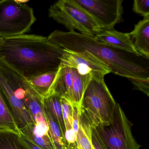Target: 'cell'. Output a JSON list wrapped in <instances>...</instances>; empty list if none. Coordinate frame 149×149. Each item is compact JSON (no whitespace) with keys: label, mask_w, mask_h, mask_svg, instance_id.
Instances as JSON below:
<instances>
[{"label":"cell","mask_w":149,"mask_h":149,"mask_svg":"<svg viewBox=\"0 0 149 149\" xmlns=\"http://www.w3.org/2000/svg\"><path fill=\"white\" fill-rule=\"evenodd\" d=\"M49 40L65 50L90 56L104 64L111 73L125 77L137 89L149 95V58L98 42L95 36L55 30Z\"/></svg>","instance_id":"1"},{"label":"cell","mask_w":149,"mask_h":149,"mask_svg":"<svg viewBox=\"0 0 149 149\" xmlns=\"http://www.w3.org/2000/svg\"><path fill=\"white\" fill-rule=\"evenodd\" d=\"M65 54L47 37L34 35L4 38L0 44V59L28 81L57 71Z\"/></svg>","instance_id":"2"},{"label":"cell","mask_w":149,"mask_h":149,"mask_svg":"<svg viewBox=\"0 0 149 149\" xmlns=\"http://www.w3.org/2000/svg\"><path fill=\"white\" fill-rule=\"evenodd\" d=\"M116 103L104 79L93 78L84 93L81 110L92 127L99 124L108 125L112 122Z\"/></svg>","instance_id":"3"},{"label":"cell","mask_w":149,"mask_h":149,"mask_svg":"<svg viewBox=\"0 0 149 149\" xmlns=\"http://www.w3.org/2000/svg\"><path fill=\"white\" fill-rule=\"evenodd\" d=\"M50 18L65 27L69 32L95 36L102 31L93 18L74 0H60L49 10Z\"/></svg>","instance_id":"4"},{"label":"cell","mask_w":149,"mask_h":149,"mask_svg":"<svg viewBox=\"0 0 149 149\" xmlns=\"http://www.w3.org/2000/svg\"><path fill=\"white\" fill-rule=\"evenodd\" d=\"M132 125L120 104L117 103L112 123L93 127L105 149H139L140 146L132 135Z\"/></svg>","instance_id":"5"},{"label":"cell","mask_w":149,"mask_h":149,"mask_svg":"<svg viewBox=\"0 0 149 149\" xmlns=\"http://www.w3.org/2000/svg\"><path fill=\"white\" fill-rule=\"evenodd\" d=\"M36 20L32 8L15 0L0 1V37L10 38L29 32Z\"/></svg>","instance_id":"6"},{"label":"cell","mask_w":149,"mask_h":149,"mask_svg":"<svg viewBox=\"0 0 149 149\" xmlns=\"http://www.w3.org/2000/svg\"><path fill=\"white\" fill-rule=\"evenodd\" d=\"M85 10L102 30L114 29L122 20V0H74Z\"/></svg>","instance_id":"7"},{"label":"cell","mask_w":149,"mask_h":149,"mask_svg":"<svg viewBox=\"0 0 149 149\" xmlns=\"http://www.w3.org/2000/svg\"><path fill=\"white\" fill-rule=\"evenodd\" d=\"M64 50L65 54L61 63L76 69L81 74L101 79H104V76L111 73L104 64L90 56Z\"/></svg>","instance_id":"8"},{"label":"cell","mask_w":149,"mask_h":149,"mask_svg":"<svg viewBox=\"0 0 149 149\" xmlns=\"http://www.w3.org/2000/svg\"><path fill=\"white\" fill-rule=\"evenodd\" d=\"M0 89L11 106L12 114L19 130L24 128L28 125L35 124L22 100L16 96L15 92L1 74Z\"/></svg>","instance_id":"9"},{"label":"cell","mask_w":149,"mask_h":149,"mask_svg":"<svg viewBox=\"0 0 149 149\" xmlns=\"http://www.w3.org/2000/svg\"><path fill=\"white\" fill-rule=\"evenodd\" d=\"M74 82L73 68L61 63L48 96L56 95L61 97H65L74 104Z\"/></svg>","instance_id":"10"},{"label":"cell","mask_w":149,"mask_h":149,"mask_svg":"<svg viewBox=\"0 0 149 149\" xmlns=\"http://www.w3.org/2000/svg\"><path fill=\"white\" fill-rule=\"evenodd\" d=\"M100 43L112 47L140 54L136 50L130 33H123L115 29L102 30L95 36Z\"/></svg>","instance_id":"11"},{"label":"cell","mask_w":149,"mask_h":149,"mask_svg":"<svg viewBox=\"0 0 149 149\" xmlns=\"http://www.w3.org/2000/svg\"><path fill=\"white\" fill-rule=\"evenodd\" d=\"M26 108L36 125L48 129L43 109L42 98L32 87L28 89L22 99Z\"/></svg>","instance_id":"12"},{"label":"cell","mask_w":149,"mask_h":149,"mask_svg":"<svg viewBox=\"0 0 149 149\" xmlns=\"http://www.w3.org/2000/svg\"><path fill=\"white\" fill-rule=\"evenodd\" d=\"M130 34L136 51L149 58V16L144 17L135 25Z\"/></svg>","instance_id":"13"},{"label":"cell","mask_w":149,"mask_h":149,"mask_svg":"<svg viewBox=\"0 0 149 149\" xmlns=\"http://www.w3.org/2000/svg\"><path fill=\"white\" fill-rule=\"evenodd\" d=\"M19 131L42 149H55L49 136L48 129L36 124H30L19 129Z\"/></svg>","instance_id":"14"},{"label":"cell","mask_w":149,"mask_h":149,"mask_svg":"<svg viewBox=\"0 0 149 149\" xmlns=\"http://www.w3.org/2000/svg\"><path fill=\"white\" fill-rule=\"evenodd\" d=\"M42 102L52 118L59 126L64 139L66 128L63 115L61 97L57 95H50L42 98Z\"/></svg>","instance_id":"15"},{"label":"cell","mask_w":149,"mask_h":149,"mask_svg":"<svg viewBox=\"0 0 149 149\" xmlns=\"http://www.w3.org/2000/svg\"><path fill=\"white\" fill-rule=\"evenodd\" d=\"M92 126L85 114L81 110L79 127L77 134V149H93L91 143Z\"/></svg>","instance_id":"16"},{"label":"cell","mask_w":149,"mask_h":149,"mask_svg":"<svg viewBox=\"0 0 149 149\" xmlns=\"http://www.w3.org/2000/svg\"><path fill=\"white\" fill-rule=\"evenodd\" d=\"M57 71L40 75L33 77L28 81L34 91L42 98H44L48 95Z\"/></svg>","instance_id":"17"},{"label":"cell","mask_w":149,"mask_h":149,"mask_svg":"<svg viewBox=\"0 0 149 149\" xmlns=\"http://www.w3.org/2000/svg\"><path fill=\"white\" fill-rule=\"evenodd\" d=\"M43 109L48 127L49 133L55 149H66L64 140L59 126L43 104Z\"/></svg>","instance_id":"18"},{"label":"cell","mask_w":149,"mask_h":149,"mask_svg":"<svg viewBox=\"0 0 149 149\" xmlns=\"http://www.w3.org/2000/svg\"><path fill=\"white\" fill-rule=\"evenodd\" d=\"M19 130H0V149H27L18 140Z\"/></svg>","instance_id":"19"},{"label":"cell","mask_w":149,"mask_h":149,"mask_svg":"<svg viewBox=\"0 0 149 149\" xmlns=\"http://www.w3.org/2000/svg\"><path fill=\"white\" fill-rule=\"evenodd\" d=\"M6 128L19 130L13 116L0 92V130Z\"/></svg>","instance_id":"20"},{"label":"cell","mask_w":149,"mask_h":149,"mask_svg":"<svg viewBox=\"0 0 149 149\" xmlns=\"http://www.w3.org/2000/svg\"><path fill=\"white\" fill-rule=\"evenodd\" d=\"M61 103L66 131L73 130V104L64 97H61Z\"/></svg>","instance_id":"21"},{"label":"cell","mask_w":149,"mask_h":149,"mask_svg":"<svg viewBox=\"0 0 149 149\" xmlns=\"http://www.w3.org/2000/svg\"><path fill=\"white\" fill-rule=\"evenodd\" d=\"M133 11L144 17L149 16V0H135Z\"/></svg>","instance_id":"22"},{"label":"cell","mask_w":149,"mask_h":149,"mask_svg":"<svg viewBox=\"0 0 149 149\" xmlns=\"http://www.w3.org/2000/svg\"><path fill=\"white\" fill-rule=\"evenodd\" d=\"M18 140L27 149H42L37 145L33 143L19 131Z\"/></svg>","instance_id":"23"},{"label":"cell","mask_w":149,"mask_h":149,"mask_svg":"<svg viewBox=\"0 0 149 149\" xmlns=\"http://www.w3.org/2000/svg\"><path fill=\"white\" fill-rule=\"evenodd\" d=\"M79 116L80 111L76 105L73 104V121L72 129L77 136L79 127Z\"/></svg>","instance_id":"24"},{"label":"cell","mask_w":149,"mask_h":149,"mask_svg":"<svg viewBox=\"0 0 149 149\" xmlns=\"http://www.w3.org/2000/svg\"><path fill=\"white\" fill-rule=\"evenodd\" d=\"M91 143L93 149H105L101 142L96 132L93 127L91 132Z\"/></svg>","instance_id":"25"},{"label":"cell","mask_w":149,"mask_h":149,"mask_svg":"<svg viewBox=\"0 0 149 149\" xmlns=\"http://www.w3.org/2000/svg\"><path fill=\"white\" fill-rule=\"evenodd\" d=\"M4 38H3V37H0V44H1V43L3 42L4 41Z\"/></svg>","instance_id":"26"},{"label":"cell","mask_w":149,"mask_h":149,"mask_svg":"<svg viewBox=\"0 0 149 149\" xmlns=\"http://www.w3.org/2000/svg\"><path fill=\"white\" fill-rule=\"evenodd\" d=\"M77 149V148H72V149Z\"/></svg>","instance_id":"27"}]
</instances>
